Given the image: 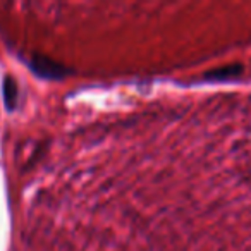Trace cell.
I'll return each mask as SVG.
<instances>
[{
  "instance_id": "cell-1",
  "label": "cell",
  "mask_w": 251,
  "mask_h": 251,
  "mask_svg": "<svg viewBox=\"0 0 251 251\" xmlns=\"http://www.w3.org/2000/svg\"><path fill=\"white\" fill-rule=\"evenodd\" d=\"M31 66L35 69V73H38L43 77H50V79H59V77L66 76L67 73L60 64L53 62L50 59H43V57H36L31 62Z\"/></svg>"
},
{
  "instance_id": "cell-2",
  "label": "cell",
  "mask_w": 251,
  "mask_h": 251,
  "mask_svg": "<svg viewBox=\"0 0 251 251\" xmlns=\"http://www.w3.org/2000/svg\"><path fill=\"white\" fill-rule=\"evenodd\" d=\"M243 73V67L241 66H227V67H222V69H217V71H212V73L206 74V79H212V81H229L232 77L239 76Z\"/></svg>"
}]
</instances>
